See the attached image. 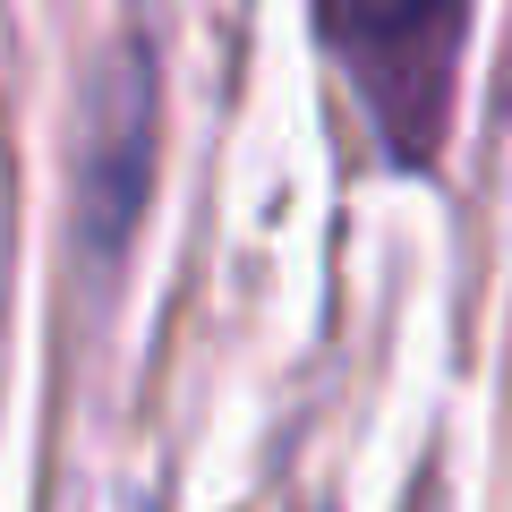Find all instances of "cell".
<instances>
[{
    "instance_id": "cell-1",
    "label": "cell",
    "mask_w": 512,
    "mask_h": 512,
    "mask_svg": "<svg viewBox=\"0 0 512 512\" xmlns=\"http://www.w3.org/2000/svg\"><path fill=\"white\" fill-rule=\"evenodd\" d=\"M316 35L350 69L384 146L402 163H436L470 0H316Z\"/></svg>"
},
{
    "instance_id": "cell-2",
    "label": "cell",
    "mask_w": 512,
    "mask_h": 512,
    "mask_svg": "<svg viewBox=\"0 0 512 512\" xmlns=\"http://www.w3.org/2000/svg\"><path fill=\"white\" fill-rule=\"evenodd\" d=\"M146 146H154V60L128 43L120 60L103 69L86 103V137H77V205H86L94 248H120L128 214L146 197Z\"/></svg>"
}]
</instances>
